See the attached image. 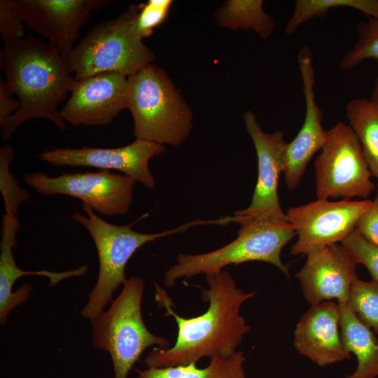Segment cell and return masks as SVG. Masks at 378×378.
<instances>
[{"mask_svg":"<svg viewBox=\"0 0 378 378\" xmlns=\"http://www.w3.org/2000/svg\"><path fill=\"white\" fill-rule=\"evenodd\" d=\"M340 323L338 303L326 301L311 305L295 325V349L321 368L350 359L351 354L342 342Z\"/></svg>","mask_w":378,"mask_h":378,"instance_id":"e0dca14e","label":"cell"},{"mask_svg":"<svg viewBox=\"0 0 378 378\" xmlns=\"http://www.w3.org/2000/svg\"><path fill=\"white\" fill-rule=\"evenodd\" d=\"M341 7L356 9L368 18H378V0H297L284 31L287 35H293L303 23Z\"/></svg>","mask_w":378,"mask_h":378,"instance_id":"603a6c76","label":"cell"},{"mask_svg":"<svg viewBox=\"0 0 378 378\" xmlns=\"http://www.w3.org/2000/svg\"><path fill=\"white\" fill-rule=\"evenodd\" d=\"M358 40L342 56L339 65L343 70H351L367 59L378 60V18H369L357 27Z\"/></svg>","mask_w":378,"mask_h":378,"instance_id":"484cf974","label":"cell"},{"mask_svg":"<svg viewBox=\"0 0 378 378\" xmlns=\"http://www.w3.org/2000/svg\"><path fill=\"white\" fill-rule=\"evenodd\" d=\"M164 151L165 146L162 144L136 139L129 145L119 148H54L37 156L55 167H91L102 170H117L146 188L154 189L156 182L149 169V162L153 157Z\"/></svg>","mask_w":378,"mask_h":378,"instance_id":"4fadbf2b","label":"cell"},{"mask_svg":"<svg viewBox=\"0 0 378 378\" xmlns=\"http://www.w3.org/2000/svg\"><path fill=\"white\" fill-rule=\"evenodd\" d=\"M209 288L202 289V298L209 302L207 310L192 318H184L171 307V298L155 284V300L174 317L177 337L172 347H154L146 356L148 368H162L196 363L204 357L230 356L244 336L251 330L240 314L241 305L253 298L255 292L246 293L237 287L227 270L206 276Z\"/></svg>","mask_w":378,"mask_h":378,"instance_id":"6da1fadb","label":"cell"},{"mask_svg":"<svg viewBox=\"0 0 378 378\" xmlns=\"http://www.w3.org/2000/svg\"><path fill=\"white\" fill-rule=\"evenodd\" d=\"M15 155V150L10 144L0 148V191L2 195L5 214L16 216L20 205L29 200L28 191L18 183L10 167Z\"/></svg>","mask_w":378,"mask_h":378,"instance_id":"d4e9b609","label":"cell"},{"mask_svg":"<svg viewBox=\"0 0 378 378\" xmlns=\"http://www.w3.org/2000/svg\"><path fill=\"white\" fill-rule=\"evenodd\" d=\"M0 53L6 88L17 95L20 104L19 110L0 126L1 139L8 140L23 122L34 118L48 120L64 130L66 122L57 107L77 80L67 70L57 48L29 36L3 40Z\"/></svg>","mask_w":378,"mask_h":378,"instance_id":"7a4b0ae2","label":"cell"},{"mask_svg":"<svg viewBox=\"0 0 378 378\" xmlns=\"http://www.w3.org/2000/svg\"><path fill=\"white\" fill-rule=\"evenodd\" d=\"M6 88L5 81L0 80V126L13 114L16 113L20 106L19 101L11 96Z\"/></svg>","mask_w":378,"mask_h":378,"instance_id":"4dcf8cb0","label":"cell"},{"mask_svg":"<svg viewBox=\"0 0 378 378\" xmlns=\"http://www.w3.org/2000/svg\"><path fill=\"white\" fill-rule=\"evenodd\" d=\"M237 223V237L227 245L205 253L178 255L164 274V285L171 288L180 279L211 275L227 265L251 261L270 263L289 278V265L282 262L281 252L296 233L288 220L242 219Z\"/></svg>","mask_w":378,"mask_h":378,"instance_id":"3957f363","label":"cell"},{"mask_svg":"<svg viewBox=\"0 0 378 378\" xmlns=\"http://www.w3.org/2000/svg\"><path fill=\"white\" fill-rule=\"evenodd\" d=\"M126 104L137 139L176 146L190 134L188 105L167 74L153 64L127 78Z\"/></svg>","mask_w":378,"mask_h":378,"instance_id":"277c9868","label":"cell"},{"mask_svg":"<svg viewBox=\"0 0 378 378\" xmlns=\"http://www.w3.org/2000/svg\"><path fill=\"white\" fill-rule=\"evenodd\" d=\"M370 99L378 104V75L375 79L373 90L371 93Z\"/></svg>","mask_w":378,"mask_h":378,"instance_id":"1f68e13d","label":"cell"},{"mask_svg":"<svg viewBox=\"0 0 378 378\" xmlns=\"http://www.w3.org/2000/svg\"><path fill=\"white\" fill-rule=\"evenodd\" d=\"M24 182L42 195H64L78 198L102 216L126 214L134 201L135 180L108 170L63 173L50 176L43 172L27 173Z\"/></svg>","mask_w":378,"mask_h":378,"instance_id":"9c48e42d","label":"cell"},{"mask_svg":"<svg viewBox=\"0 0 378 378\" xmlns=\"http://www.w3.org/2000/svg\"><path fill=\"white\" fill-rule=\"evenodd\" d=\"M295 274L303 296L310 305L336 300L347 303L357 264L340 244L323 247L306 255Z\"/></svg>","mask_w":378,"mask_h":378,"instance_id":"2e32d148","label":"cell"},{"mask_svg":"<svg viewBox=\"0 0 378 378\" xmlns=\"http://www.w3.org/2000/svg\"><path fill=\"white\" fill-rule=\"evenodd\" d=\"M355 262L366 267L378 282V246L368 242L356 230L341 244Z\"/></svg>","mask_w":378,"mask_h":378,"instance_id":"83f0119b","label":"cell"},{"mask_svg":"<svg viewBox=\"0 0 378 378\" xmlns=\"http://www.w3.org/2000/svg\"><path fill=\"white\" fill-rule=\"evenodd\" d=\"M347 304L363 323L378 335V282L356 279Z\"/></svg>","mask_w":378,"mask_h":378,"instance_id":"cb8c5ba5","label":"cell"},{"mask_svg":"<svg viewBox=\"0 0 378 378\" xmlns=\"http://www.w3.org/2000/svg\"><path fill=\"white\" fill-rule=\"evenodd\" d=\"M378 196V185H377V195Z\"/></svg>","mask_w":378,"mask_h":378,"instance_id":"d6a6232c","label":"cell"},{"mask_svg":"<svg viewBox=\"0 0 378 378\" xmlns=\"http://www.w3.org/2000/svg\"><path fill=\"white\" fill-rule=\"evenodd\" d=\"M262 0H228L216 13L218 26L237 30H252L261 38H269L274 20L263 9Z\"/></svg>","mask_w":378,"mask_h":378,"instance_id":"7402d4cb","label":"cell"},{"mask_svg":"<svg viewBox=\"0 0 378 378\" xmlns=\"http://www.w3.org/2000/svg\"><path fill=\"white\" fill-rule=\"evenodd\" d=\"M346 115L372 175L378 179V104L370 99H353L346 104Z\"/></svg>","mask_w":378,"mask_h":378,"instance_id":"44dd1931","label":"cell"},{"mask_svg":"<svg viewBox=\"0 0 378 378\" xmlns=\"http://www.w3.org/2000/svg\"><path fill=\"white\" fill-rule=\"evenodd\" d=\"M355 230L369 243L378 246V196L360 216Z\"/></svg>","mask_w":378,"mask_h":378,"instance_id":"f546056e","label":"cell"},{"mask_svg":"<svg viewBox=\"0 0 378 378\" xmlns=\"http://www.w3.org/2000/svg\"><path fill=\"white\" fill-rule=\"evenodd\" d=\"M340 333L346 350L355 355V370L344 378H376L378 376V340L346 303H338Z\"/></svg>","mask_w":378,"mask_h":378,"instance_id":"d6986e66","label":"cell"},{"mask_svg":"<svg viewBox=\"0 0 378 378\" xmlns=\"http://www.w3.org/2000/svg\"><path fill=\"white\" fill-rule=\"evenodd\" d=\"M0 34L3 40L25 37L24 24L12 0L0 1Z\"/></svg>","mask_w":378,"mask_h":378,"instance_id":"f1b7e54d","label":"cell"},{"mask_svg":"<svg viewBox=\"0 0 378 378\" xmlns=\"http://www.w3.org/2000/svg\"><path fill=\"white\" fill-rule=\"evenodd\" d=\"M144 289L141 277H130L110 307L90 321L92 345L110 354L114 378H127L149 346L169 347L165 337L152 334L144 322L141 302Z\"/></svg>","mask_w":378,"mask_h":378,"instance_id":"8992f818","label":"cell"},{"mask_svg":"<svg viewBox=\"0 0 378 378\" xmlns=\"http://www.w3.org/2000/svg\"><path fill=\"white\" fill-rule=\"evenodd\" d=\"M60 114L74 126L110 124L127 108V78L106 72L78 80Z\"/></svg>","mask_w":378,"mask_h":378,"instance_id":"5bb4252c","label":"cell"},{"mask_svg":"<svg viewBox=\"0 0 378 378\" xmlns=\"http://www.w3.org/2000/svg\"><path fill=\"white\" fill-rule=\"evenodd\" d=\"M371 203L368 199L330 201L317 198L289 207L286 215L297 235L290 254L306 255L316 249L341 244L355 230L358 220Z\"/></svg>","mask_w":378,"mask_h":378,"instance_id":"30bf717a","label":"cell"},{"mask_svg":"<svg viewBox=\"0 0 378 378\" xmlns=\"http://www.w3.org/2000/svg\"><path fill=\"white\" fill-rule=\"evenodd\" d=\"M173 4L171 0H149L139 5L133 28L141 39L150 36L167 18Z\"/></svg>","mask_w":378,"mask_h":378,"instance_id":"4316f807","label":"cell"},{"mask_svg":"<svg viewBox=\"0 0 378 378\" xmlns=\"http://www.w3.org/2000/svg\"><path fill=\"white\" fill-rule=\"evenodd\" d=\"M244 122L253 143L258 160V178L251 202L244 209L236 211L232 220L242 219L288 220L278 196V183L283 172L284 157L287 146L284 132L262 130L255 115L251 111L244 114Z\"/></svg>","mask_w":378,"mask_h":378,"instance_id":"8fae6325","label":"cell"},{"mask_svg":"<svg viewBox=\"0 0 378 378\" xmlns=\"http://www.w3.org/2000/svg\"><path fill=\"white\" fill-rule=\"evenodd\" d=\"M321 150L314 162L317 198L368 200L375 189L372 175L350 126L337 122Z\"/></svg>","mask_w":378,"mask_h":378,"instance_id":"ba28073f","label":"cell"},{"mask_svg":"<svg viewBox=\"0 0 378 378\" xmlns=\"http://www.w3.org/2000/svg\"><path fill=\"white\" fill-rule=\"evenodd\" d=\"M82 208L85 215L76 211L72 218L88 231L99 259L97 281L80 312L84 318L90 321L113 301V292L127 281L125 267L137 249L159 238L209 223L208 220H196L162 232L142 233L132 228L134 223L127 225H113L97 216L89 206L83 204Z\"/></svg>","mask_w":378,"mask_h":378,"instance_id":"5b68a950","label":"cell"},{"mask_svg":"<svg viewBox=\"0 0 378 378\" xmlns=\"http://www.w3.org/2000/svg\"><path fill=\"white\" fill-rule=\"evenodd\" d=\"M20 229V223L16 216L4 214L2 216L1 237L0 242V323L4 326L10 313L18 305L24 303L30 296L33 286L22 284L13 291L15 281L24 276L36 275L48 277L50 286H55L62 281L82 276L88 271V265L62 272L49 270L26 271L19 268L15 263L13 249L17 245L16 236Z\"/></svg>","mask_w":378,"mask_h":378,"instance_id":"ac0fdd59","label":"cell"},{"mask_svg":"<svg viewBox=\"0 0 378 378\" xmlns=\"http://www.w3.org/2000/svg\"><path fill=\"white\" fill-rule=\"evenodd\" d=\"M246 358L242 351L230 356L210 358L209 365L198 368L196 363L136 370L138 378H246Z\"/></svg>","mask_w":378,"mask_h":378,"instance_id":"ffe728a7","label":"cell"},{"mask_svg":"<svg viewBox=\"0 0 378 378\" xmlns=\"http://www.w3.org/2000/svg\"><path fill=\"white\" fill-rule=\"evenodd\" d=\"M25 27L48 40L65 60L74 47L80 27L108 0H12Z\"/></svg>","mask_w":378,"mask_h":378,"instance_id":"7c38bea8","label":"cell"},{"mask_svg":"<svg viewBox=\"0 0 378 378\" xmlns=\"http://www.w3.org/2000/svg\"><path fill=\"white\" fill-rule=\"evenodd\" d=\"M139 5L94 26L64 60L76 80L106 72L132 76L152 64L155 55L133 28Z\"/></svg>","mask_w":378,"mask_h":378,"instance_id":"52a82bcc","label":"cell"},{"mask_svg":"<svg viewBox=\"0 0 378 378\" xmlns=\"http://www.w3.org/2000/svg\"><path fill=\"white\" fill-rule=\"evenodd\" d=\"M297 60L305 113L302 125L295 137L287 144L284 157L283 173L286 186L290 190L298 186L310 160L322 149L328 136V130L321 124L323 113L315 99V74L312 53L308 46L300 50Z\"/></svg>","mask_w":378,"mask_h":378,"instance_id":"9a60e30c","label":"cell"}]
</instances>
